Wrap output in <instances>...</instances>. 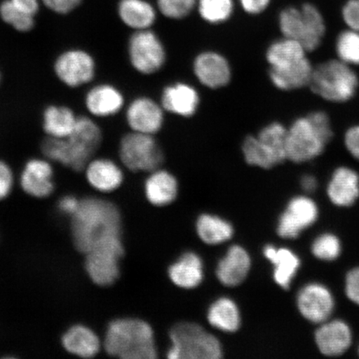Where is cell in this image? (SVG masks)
<instances>
[{"mask_svg": "<svg viewBox=\"0 0 359 359\" xmlns=\"http://www.w3.org/2000/svg\"><path fill=\"white\" fill-rule=\"evenodd\" d=\"M72 235L81 253L86 254L97 245L122 235L119 210L111 201L87 197L72 215Z\"/></svg>", "mask_w": 359, "mask_h": 359, "instance_id": "obj_1", "label": "cell"}, {"mask_svg": "<svg viewBox=\"0 0 359 359\" xmlns=\"http://www.w3.org/2000/svg\"><path fill=\"white\" fill-rule=\"evenodd\" d=\"M102 142L100 125L89 116H79L74 131L69 137H47L41 143V151L45 158L79 172L93 159Z\"/></svg>", "mask_w": 359, "mask_h": 359, "instance_id": "obj_2", "label": "cell"}, {"mask_svg": "<svg viewBox=\"0 0 359 359\" xmlns=\"http://www.w3.org/2000/svg\"><path fill=\"white\" fill-rule=\"evenodd\" d=\"M333 130L325 111H313L295 119L287 132V157L302 164L317 158L331 141Z\"/></svg>", "mask_w": 359, "mask_h": 359, "instance_id": "obj_3", "label": "cell"}, {"mask_svg": "<svg viewBox=\"0 0 359 359\" xmlns=\"http://www.w3.org/2000/svg\"><path fill=\"white\" fill-rule=\"evenodd\" d=\"M104 348L110 356L123 359H154L157 354L151 327L134 318L111 322L106 333Z\"/></svg>", "mask_w": 359, "mask_h": 359, "instance_id": "obj_4", "label": "cell"}, {"mask_svg": "<svg viewBox=\"0 0 359 359\" xmlns=\"http://www.w3.org/2000/svg\"><path fill=\"white\" fill-rule=\"evenodd\" d=\"M288 128L279 122L264 126L257 135H249L241 145L247 164L264 170L271 169L288 160L287 157Z\"/></svg>", "mask_w": 359, "mask_h": 359, "instance_id": "obj_5", "label": "cell"}, {"mask_svg": "<svg viewBox=\"0 0 359 359\" xmlns=\"http://www.w3.org/2000/svg\"><path fill=\"white\" fill-rule=\"evenodd\" d=\"M358 83L352 66L339 60H331L314 67L309 87L322 100L343 103L355 96Z\"/></svg>", "mask_w": 359, "mask_h": 359, "instance_id": "obj_6", "label": "cell"}, {"mask_svg": "<svg viewBox=\"0 0 359 359\" xmlns=\"http://www.w3.org/2000/svg\"><path fill=\"white\" fill-rule=\"evenodd\" d=\"M279 24L283 37L302 43L308 52L320 48L325 35L324 17L311 4H305L300 8H285L280 13Z\"/></svg>", "mask_w": 359, "mask_h": 359, "instance_id": "obj_7", "label": "cell"}, {"mask_svg": "<svg viewBox=\"0 0 359 359\" xmlns=\"http://www.w3.org/2000/svg\"><path fill=\"white\" fill-rule=\"evenodd\" d=\"M170 359H219L222 345L212 334L193 323H181L170 332Z\"/></svg>", "mask_w": 359, "mask_h": 359, "instance_id": "obj_8", "label": "cell"}, {"mask_svg": "<svg viewBox=\"0 0 359 359\" xmlns=\"http://www.w3.org/2000/svg\"><path fill=\"white\" fill-rule=\"evenodd\" d=\"M119 157L126 168L133 172H151L163 165L164 152L154 135L133 132L119 143Z\"/></svg>", "mask_w": 359, "mask_h": 359, "instance_id": "obj_9", "label": "cell"}, {"mask_svg": "<svg viewBox=\"0 0 359 359\" xmlns=\"http://www.w3.org/2000/svg\"><path fill=\"white\" fill-rule=\"evenodd\" d=\"M128 55L133 69L143 75L156 74L167 61L164 44L150 29L135 31L128 40Z\"/></svg>", "mask_w": 359, "mask_h": 359, "instance_id": "obj_10", "label": "cell"}, {"mask_svg": "<svg viewBox=\"0 0 359 359\" xmlns=\"http://www.w3.org/2000/svg\"><path fill=\"white\" fill-rule=\"evenodd\" d=\"M124 255L122 237L114 238L89 250L85 269L90 279L100 286L114 284L120 275V260Z\"/></svg>", "mask_w": 359, "mask_h": 359, "instance_id": "obj_11", "label": "cell"}, {"mask_svg": "<svg viewBox=\"0 0 359 359\" xmlns=\"http://www.w3.org/2000/svg\"><path fill=\"white\" fill-rule=\"evenodd\" d=\"M96 62L87 51L71 48L60 53L53 65L58 80L65 86L77 88L92 82L96 75Z\"/></svg>", "mask_w": 359, "mask_h": 359, "instance_id": "obj_12", "label": "cell"}, {"mask_svg": "<svg viewBox=\"0 0 359 359\" xmlns=\"http://www.w3.org/2000/svg\"><path fill=\"white\" fill-rule=\"evenodd\" d=\"M318 210L316 202L307 196L292 199L278 224V234L285 239H295L305 229L316 222Z\"/></svg>", "mask_w": 359, "mask_h": 359, "instance_id": "obj_13", "label": "cell"}, {"mask_svg": "<svg viewBox=\"0 0 359 359\" xmlns=\"http://www.w3.org/2000/svg\"><path fill=\"white\" fill-rule=\"evenodd\" d=\"M126 121L131 131L155 136L163 128L165 110L161 102L149 97H138L129 103Z\"/></svg>", "mask_w": 359, "mask_h": 359, "instance_id": "obj_14", "label": "cell"}, {"mask_svg": "<svg viewBox=\"0 0 359 359\" xmlns=\"http://www.w3.org/2000/svg\"><path fill=\"white\" fill-rule=\"evenodd\" d=\"M193 72L201 85L217 90L226 87L232 79V69L227 58L214 50L201 52L193 62Z\"/></svg>", "mask_w": 359, "mask_h": 359, "instance_id": "obj_15", "label": "cell"}, {"mask_svg": "<svg viewBox=\"0 0 359 359\" xmlns=\"http://www.w3.org/2000/svg\"><path fill=\"white\" fill-rule=\"evenodd\" d=\"M297 306L306 320L323 324L329 320L334 311V299L327 287L312 283L299 292Z\"/></svg>", "mask_w": 359, "mask_h": 359, "instance_id": "obj_16", "label": "cell"}, {"mask_svg": "<svg viewBox=\"0 0 359 359\" xmlns=\"http://www.w3.org/2000/svg\"><path fill=\"white\" fill-rule=\"evenodd\" d=\"M20 185L27 194L44 198L55 189L53 169L47 158H33L27 161L21 173Z\"/></svg>", "mask_w": 359, "mask_h": 359, "instance_id": "obj_17", "label": "cell"}, {"mask_svg": "<svg viewBox=\"0 0 359 359\" xmlns=\"http://www.w3.org/2000/svg\"><path fill=\"white\" fill-rule=\"evenodd\" d=\"M160 102L165 111L187 118L198 111L201 97L191 84L178 82L164 88Z\"/></svg>", "mask_w": 359, "mask_h": 359, "instance_id": "obj_18", "label": "cell"}, {"mask_svg": "<svg viewBox=\"0 0 359 359\" xmlns=\"http://www.w3.org/2000/svg\"><path fill=\"white\" fill-rule=\"evenodd\" d=\"M84 103L90 115L98 118H106L123 110L125 97L114 85L101 83L88 90Z\"/></svg>", "mask_w": 359, "mask_h": 359, "instance_id": "obj_19", "label": "cell"}, {"mask_svg": "<svg viewBox=\"0 0 359 359\" xmlns=\"http://www.w3.org/2000/svg\"><path fill=\"white\" fill-rule=\"evenodd\" d=\"M316 342L320 351L325 356H339L351 345L352 332L346 323L342 320H327L316 331Z\"/></svg>", "mask_w": 359, "mask_h": 359, "instance_id": "obj_20", "label": "cell"}, {"mask_svg": "<svg viewBox=\"0 0 359 359\" xmlns=\"http://www.w3.org/2000/svg\"><path fill=\"white\" fill-rule=\"evenodd\" d=\"M314 67L309 57L295 64L279 67H269V79L281 91H294L308 86Z\"/></svg>", "mask_w": 359, "mask_h": 359, "instance_id": "obj_21", "label": "cell"}, {"mask_svg": "<svg viewBox=\"0 0 359 359\" xmlns=\"http://www.w3.org/2000/svg\"><path fill=\"white\" fill-rule=\"evenodd\" d=\"M327 194L332 203L338 206H350L359 197V176L348 167L337 168L330 179Z\"/></svg>", "mask_w": 359, "mask_h": 359, "instance_id": "obj_22", "label": "cell"}, {"mask_svg": "<svg viewBox=\"0 0 359 359\" xmlns=\"http://www.w3.org/2000/svg\"><path fill=\"white\" fill-rule=\"evenodd\" d=\"M84 170L89 185L98 191H114L123 182L122 168L109 158L92 159Z\"/></svg>", "mask_w": 359, "mask_h": 359, "instance_id": "obj_23", "label": "cell"}, {"mask_svg": "<svg viewBox=\"0 0 359 359\" xmlns=\"http://www.w3.org/2000/svg\"><path fill=\"white\" fill-rule=\"evenodd\" d=\"M250 266V257L247 251L241 246L233 245L218 264V280L226 286L239 285L245 280Z\"/></svg>", "mask_w": 359, "mask_h": 359, "instance_id": "obj_24", "label": "cell"}, {"mask_svg": "<svg viewBox=\"0 0 359 359\" xmlns=\"http://www.w3.org/2000/svg\"><path fill=\"white\" fill-rule=\"evenodd\" d=\"M79 116L70 107L52 104L43 112L42 126L48 137L66 138L74 131Z\"/></svg>", "mask_w": 359, "mask_h": 359, "instance_id": "obj_25", "label": "cell"}, {"mask_svg": "<svg viewBox=\"0 0 359 359\" xmlns=\"http://www.w3.org/2000/svg\"><path fill=\"white\" fill-rule=\"evenodd\" d=\"M144 187L147 200L157 206L172 203L178 194L176 177L168 170L160 168L150 172Z\"/></svg>", "mask_w": 359, "mask_h": 359, "instance_id": "obj_26", "label": "cell"}, {"mask_svg": "<svg viewBox=\"0 0 359 359\" xmlns=\"http://www.w3.org/2000/svg\"><path fill=\"white\" fill-rule=\"evenodd\" d=\"M62 346L74 355L89 358L100 352V341L92 330L83 325L70 327L62 337Z\"/></svg>", "mask_w": 359, "mask_h": 359, "instance_id": "obj_27", "label": "cell"}, {"mask_svg": "<svg viewBox=\"0 0 359 359\" xmlns=\"http://www.w3.org/2000/svg\"><path fill=\"white\" fill-rule=\"evenodd\" d=\"M169 277L175 285L184 289H193L203 280V264L195 253L184 254L169 269Z\"/></svg>", "mask_w": 359, "mask_h": 359, "instance_id": "obj_28", "label": "cell"}, {"mask_svg": "<svg viewBox=\"0 0 359 359\" xmlns=\"http://www.w3.org/2000/svg\"><path fill=\"white\" fill-rule=\"evenodd\" d=\"M264 254L275 266L273 278L277 284L282 288L288 289L300 266L297 255L288 249H276L273 245L266 246Z\"/></svg>", "mask_w": 359, "mask_h": 359, "instance_id": "obj_29", "label": "cell"}, {"mask_svg": "<svg viewBox=\"0 0 359 359\" xmlns=\"http://www.w3.org/2000/svg\"><path fill=\"white\" fill-rule=\"evenodd\" d=\"M118 15L126 25L135 31L149 29L156 20V12L144 0H122Z\"/></svg>", "mask_w": 359, "mask_h": 359, "instance_id": "obj_30", "label": "cell"}, {"mask_svg": "<svg viewBox=\"0 0 359 359\" xmlns=\"http://www.w3.org/2000/svg\"><path fill=\"white\" fill-rule=\"evenodd\" d=\"M308 53L302 43L283 37L269 45L266 57L269 67H278L302 61L308 57Z\"/></svg>", "mask_w": 359, "mask_h": 359, "instance_id": "obj_31", "label": "cell"}, {"mask_svg": "<svg viewBox=\"0 0 359 359\" xmlns=\"http://www.w3.org/2000/svg\"><path fill=\"white\" fill-rule=\"evenodd\" d=\"M208 321L223 332L233 333L239 329L241 314L234 302L228 298L219 299L209 309Z\"/></svg>", "mask_w": 359, "mask_h": 359, "instance_id": "obj_32", "label": "cell"}, {"mask_svg": "<svg viewBox=\"0 0 359 359\" xmlns=\"http://www.w3.org/2000/svg\"><path fill=\"white\" fill-rule=\"evenodd\" d=\"M196 231L201 241L208 245L222 244L230 240L234 232L230 223L212 215H202L199 217Z\"/></svg>", "mask_w": 359, "mask_h": 359, "instance_id": "obj_33", "label": "cell"}, {"mask_svg": "<svg viewBox=\"0 0 359 359\" xmlns=\"http://www.w3.org/2000/svg\"><path fill=\"white\" fill-rule=\"evenodd\" d=\"M335 50L338 60L349 66H359V32L348 29L336 39Z\"/></svg>", "mask_w": 359, "mask_h": 359, "instance_id": "obj_34", "label": "cell"}, {"mask_svg": "<svg viewBox=\"0 0 359 359\" xmlns=\"http://www.w3.org/2000/svg\"><path fill=\"white\" fill-rule=\"evenodd\" d=\"M233 8L232 0H199L202 19L212 25L222 24L230 19Z\"/></svg>", "mask_w": 359, "mask_h": 359, "instance_id": "obj_35", "label": "cell"}, {"mask_svg": "<svg viewBox=\"0 0 359 359\" xmlns=\"http://www.w3.org/2000/svg\"><path fill=\"white\" fill-rule=\"evenodd\" d=\"M2 20L19 32H29L34 28V17L26 15L16 8L11 0H6L0 6Z\"/></svg>", "mask_w": 359, "mask_h": 359, "instance_id": "obj_36", "label": "cell"}, {"mask_svg": "<svg viewBox=\"0 0 359 359\" xmlns=\"http://www.w3.org/2000/svg\"><path fill=\"white\" fill-rule=\"evenodd\" d=\"M314 257L323 260H334L339 257L341 243L338 237L333 234L318 236L312 245Z\"/></svg>", "mask_w": 359, "mask_h": 359, "instance_id": "obj_37", "label": "cell"}, {"mask_svg": "<svg viewBox=\"0 0 359 359\" xmlns=\"http://www.w3.org/2000/svg\"><path fill=\"white\" fill-rule=\"evenodd\" d=\"M161 13L172 20H182L189 15L196 0H157Z\"/></svg>", "mask_w": 359, "mask_h": 359, "instance_id": "obj_38", "label": "cell"}, {"mask_svg": "<svg viewBox=\"0 0 359 359\" xmlns=\"http://www.w3.org/2000/svg\"><path fill=\"white\" fill-rule=\"evenodd\" d=\"M342 16L348 29L359 32V0H349L343 8Z\"/></svg>", "mask_w": 359, "mask_h": 359, "instance_id": "obj_39", "label": "cell"}, {"mask_svg": "<svg viewBox=\"0 0 359 359\" xmlns=\"http://www.w3.org/2000/svg\"><path fill=\"white\" fill-rule=\"evenodd\" d=\"M13 186L12 169L6 161L0 160V201L11 194Z\"/></svg>", "mask_w": 359, "mask_h": 359, "instance_id": "obj_40", "label": "cell"}, {"mask_svg": "<svg viewBox=\"0 0 359 359\" xmlns=\"http://www.w3.org/2000/svg\"><path fill=\"white\" fill-rule=\"evenodd\" d=\"M344 147L354 159L359 161V124L347 129L344 137Z\"/></svg>", "mask_w": 359, "mask_h": 359, "instance_id": "obj_41", "label": "cell"}, {"mask_svg": "<svg viewBox=\"0 0 359 359\" xmlns=\"http://www.w3.org/2000/svg\"><path fill=\"white\" fill-rule=\"evenodd\" d=\"M345 291L348 298L359 305V268L353 269L348 273L345 281Z\"/></svg>", "mask_w": 359, "mask_h": 359, "instance_id": "obj_42", "label": "cell"}, {"mask_svg": "<svg viewBox=\"0 0 359 359\" xmlns=\"http://www.w3.org/2000/svg\"><path fill=\"white\" fill-rule=\"evenodd\" d=\"M81 0H43L45 6L53 12L57 13H69L74 11L80 3Z\"/></svg>", "mask_w": 359, "mask_h": 359, "instance_id": "obj_43", "label": "cell"}, {"mask_svg": "<svg viewBox=\"0 0 359 359\" xmlns=\"http://www.w3.org/2000/svg\"><path fill=\"white\" fill-rule=\"evenodd\" d=\"M271 0H241V6L246 13L259 15L266 10Z\"/></svg>", "mask_w": 359, "mask_h": 359, "instance_id": "obj_44", "label": "cell"}, {"mask_svg": "<svg viewBox=\"0 0 359 359\" xmlns=\"http://www.w3.org/2000/svg\"><path fill=\"white\" fill-rule=\"evenodd\" d=\"M80 201L73 196H66L62 197L58 203V208L62 212L71 215H74L79 208Z\"/></svg>", "mask_w": 359, "mask_h": 359, "instance_id": "obj_45", "label": "cell"}, {"mask_svg": "<svg viewBox=\"0 0 359 359\" xmlns=\"http://www.w3.org/2000/svg\"><path fill=\"white\" fill-rule=\"evenodd\" d=\"M15 7L26 15L34 17L39 11L38 0H11Z\"/></svg>", "mask_w": 359, "mask_h": 359, "instance_id": "obj_46", "label": "cell"}, {"mask_svg": "<svg viewBox=\"0 0 359 359\" xmlns=\"http://www.w3.org/2000/svg\"><path fill=\"white\" fill-rule=\"evenodd\" d=\"M303 190L306 192H313L318 187V182L316 177L311 175H305L300 181Z\"/></svg>", "mask_w": 359, "mask_h": 359, "instance_id": "obj_47", "label": "cell"}, {"mask_svg": "<svg viewBox=\"0 0 359 359\" xmlns=\"http://www.w3.org/2000/svg\"><path fill=\"white\" fill-rule=\"evenodd\" d=\"M1 80H2V75H1V73H0V83H1Z\"/></svg>", "mask_w": 359, "mask_h": 359, "instance_id": "obj_48", "label": "cell"}]
</instances>
